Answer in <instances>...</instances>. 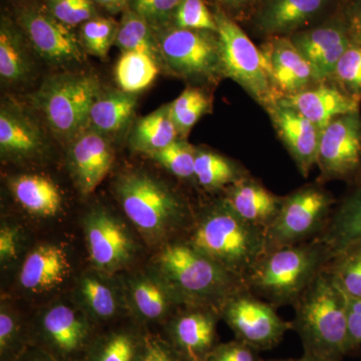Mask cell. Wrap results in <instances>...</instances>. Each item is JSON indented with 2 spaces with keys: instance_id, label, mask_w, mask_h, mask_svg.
<instances>
[{
  "instance_id": "1",
  "label": "cell",
  "mask_w": 361,
  "mask_h": 361,
  "mask_svg": "<svg viewBox=\"0 0 361 361\" xmlns=\"http://www.w3.org/2000/svg\"><path fill=\"white\" fill-rule=\"evenodd\" d=\"M193 225L187 243L244 281L265 255L267 232L239 217L223 197Z\"/></svg>"
},
{
  "instance_id": "2",
  "label": "cell",
  "mask_w": 361,
  "mask_h": 361,
  "mask_svg": "<svg viewBox=\"0 0 361 361\" xmlns=\"http://www.w3.org/2000/svg\"><path fill=\"white\" fill-rule=\"evenodd\" d=\"M332 257L319 237L267 252L246 278L247 289L275 307L294 305Z\"/></svg>"
},
{
  "instance_id": "3",
  "label": "cell",
  "mask_w": 361,
  "mask_h": 361,
  "mask_svg": "<svg viewBox=\"0 0 361 361\" xmlns=\"http://www.w3.org/2000/svg\"><path fill=\"white\" fill-rule=\"evenodd\" d=\"M293 329L304 355L341 361L348 355L346 296L325 269L294 304Z\"/></svg>"
},
{
  "instance_id": "4",
  "label": "cell",
  "mask_w": 361,
  "mask_h": 361,
  "mask_svg": "<svg viewBox=\"0 0 361 361\" xmlns=\"http://www.w3.org/2000/svg\"><path fill=\"white\" fill-rule=\"evenodd\" d=\"M159 263L177 296L191 305L220 311L230 297L247 288L243 279L186 241L166 247Z\"/></svg>"
},
{
  "instance_id": "5",
  "label": "cell",
  "mask_w": 361,
  "mask_h": 361,
  "mask_svg": "<svg viewBox=\"0 0 361 361\" xmlns=\"http://www.w3.org/2000/svg\"><path fill=\"white\" fill-rule=\"evenodd\" d=\"M118 201L133 224L149 240H161L191 219L184 200L167 185L142 173L123 176L116 185Z\"/></svg>"
},
{
  "instance_id": "6",
  "label": "cell",
  "mask_w": 361,
  "mask_h": 361,
  "mask_svg": "<svg viewBox=\"0 0 361 361\" xmlns=\"http://www.w3.org/2000/svg\"><path fill=\"white\" fill-rule=\"evenodd\" d=\"M101 92L92 75L59 73L45 78L32 99L52 134L70 145L89 129L90 109Z\"/></svg>"
},
{
  "instance_id": "7",
  "label": "cell",
  "mask_w": 361,
  "mask_h": 361,
  "mask_svg": "<svg viewBox=\"0 0 361 361\" xmlns=\"http://www.w3.org/2000/svg\"><path fill=\"white\" fill-rule=\"evenodd\" d=\"M158 61L171 75L194 84L223 78L217 32L173 27L157 37Z\"/></svg>"
},
{
  "instance_id": "8",
  "label": "cell",
  "mask_w": 361,
  "mask_h": 361,
  "mask_svg": "<svg viewBox=\"0 0 361 361\" xmlns=\"http://www.w3.org/2000/svg\"><path fill=\"white\" fill-rule=\"evenodd\" d=\"M336 203L331 193L318 183L283 197L280 212L266 234V253L317 238L324 231Z\"/></svg>"
},
{
  "instance_id": "9",
  "label": "cell",
  "mask_w": 361,
  "mask_h": 361,
  "mask_svg": "<svg viewBox=\"0 0 361 361\" xmlns=\"http://www.w3.org/2000/svg\"><path fill=\"white\" fill-rule=\"evenodd\" d=\"M223 78L238 84L264 109L278 97L266 73L262 54L234 20L222 11L215 14Z\"/></svg>"
},
{
  "instance_id": "10",
  "label": "cell",
  "mask_w": 361,
  "mask_h": 361,
  "mask_svg": "<svg viewBox=\"0 0 361 361\" xmlns=\"http://www.w3.org/2000/svg\"><path fill=\"white\" fill-rule=\"evenodd\" d=\"M275 308L245 288L230 297L220 313L236 339L256 350H269L293 329L292 323L284 322Z\"/></svg>"
},
{
  "instance_id": "11",
  "label": "cell",
  "mask_w": 361,
  "mask_h": 361,
  "mask_svg": "<svg viewBox=\"0 0 361 361\" xmlns=\"http://www.w3.org/2000/svg\"><path fill=\"white\" fill-rule=\"evenodd\" d=\"M316 166L320 182H361L360 111L334 118L322 130Z\"/></svg>"
},
{
  "instance_id": "12",
  "label": "cell",
  "mask_w": 361,
  "mask_h": 361,
  "mask_svg": "<svg viewBox=\"0 0 361 361\" xmlns=\"http://www.w3.org/2000/svg\"><path fill=\"white\" fill-rule=\"evenodd\" d=\"M259 49L278 99L294 96L317 85L312 68L292 44L290 37H271Z\"/></svg>"
},
{
  "instance_id": "13",
  "label": "cell",
  "mask_w": 361,
  "mask_h": 361,
  "mask_svg": "<svg viewBox=\"0 0 361 361\" xmlns=\"http://www.w3.org/2000/svg\"><path fill=\"white\" fill-rule=\"evenodd\" d=\"M289 37L310 63L317 84L331 80L339 59L351 42L343 18L300 30Z\"/></svg>"
},
{
  "instance_id": "14",
  "label": "cell",
  "mask_w": 361,
  "mask_h": 361,
  "mask_svg": "<svg viewBox=\"0 0 361 361\" xmlns=\"http://www.w3.org/2000/svg\"><path fill=\"white\" fill-rule=\"evenodd\" d=\"M265 111L299 172L307 178L317 161L322 130L294 109L278 102Z\"/></svg>"
},
{
  "instance_id": "15",
  "label": "cell",
  "mask_w": 361,
  "mask_h": 361,
  "mask_svg": "<svg viewBox=\"0 0 361 361\" xmlns=\"http://www.w3.org/2000/svg\"><path fill=\"white\" fill-rule=\"evenodd\" d=\"M20 20L33 49L45 61L58 65L84 61L82 42L54 16L26 11Z\"/></svg>"
},
{
  "instance_id": "16",
  "label": "cell",
  "mask_w": 361,
  "mask_h": 361,
  "mask_svg": "<svg viewBox=\"0 0 361 361\" xmlns=\"http://www.w3.org/2000/svg\"><path fill=\"white\" fill-rule=\"evenodd\" d=\"M114 151L106 135L85 130L70 144L68 164L80 193L87 196L97 189L110 172Z\"/></svg>"
},
{
  "instance_id": "17",
  "label": "cell",
  "mask_w": 361,
  "mask_h": 361,
  "mask_svg": "<svg viewBox=\"0 0 361 361\" xmlns=\"http://www.w3.org/2000/svg\"><path fill=\"white\" fill-rule=\"evenodd\" d=\"M90 257L102 270L118 269L132 256L133 244L122 224L104 211L90 213L85 221Z\"/></svg>"
},
{
  "instance_id": "18",
  "label": "cell",
  "mask_w": 361,
  "mask_h": 361,
  "mask_svg": "<svg viewBox=\"0 0 361 361\" xmlns=\"http://www.w3.org/2000/svg\"><path fill=\"white\" fill-rule=\"evenodd\" d=\"M277 102L300 113L320 130L338 116L360 111V102L348 96L332 82L313 85Z\"/></svg>"
},
{
  "instance_id": "19",
  "label": "cell",
  "mask_w": 361,
  "mask_h": 361,
  "mask_svg": "<svg viewBox=\"0 0 361 361\" xmlns=\"http://www.w3.org/2000/svg\"><path fill=\"white\" fill-rule=\"evenodd\" d=\"M219 310L196 306L178 316L171 326L174 348L187 361L206 360L217 344L216 324Z\"/></svg>"
},
{
  "instance_id": "20",
  "label": "cell",
  "mask_w": 361,
  "mask_h": 361,
  "mask_svg": "<svg viewBox=\"0 0 361 361\" xmlns=\"http://www.w3.org/2000/svg\"><path fill=\"white\" fill-rule=\"evenodd\" d=\"M45 147L44 135L37 122L13 102H4L0 109L1 155L23 160L39 155Z\"/></svg>"
},
{
  "instance_id": "21",
  "label": "cell",
  "mask_w": 361,
  "mask_h": 361,
  "mask_svg": "<svg viewBox=\"0 0 361 361\" xmlns=\"http://www.w3.org/2000/svg\"><path fill=\"white\" fill-rule=\"evenodd\" d=\"M223 199L249 224L269 229L281 209L283 197L273 194L250 175L224 190Z\"/></svg>"
},
{
  "instance_id": "22",
  "label": "cell",
  "mask_w": 361,
  "mask_h": 361,
  "mask_svg": "<svg viewBox=\"0 0 361 361\" xmlns=\"http://www.w3.org/2000/svg\"><path fill=\"white\" fill-rule=\"evenodd\" d=\"M329 0H263L255 16L261 32L290 37L324 11Z\"/></svg>"
},
{
  "instance_id": "23",
  "label": "cell",
  "mask_w": 361,
  "mask_h": 361,
  "mask_svg": "<svg viewBox=\"0 0 361 361\" xmlns=\"http://www.w3.org/2000/svg\"><path fill=\"white\" fill-rule=\"evenodd\" d=\"M42 331L49 348L61 357L78 353L89 336L87 323L66 305L54 306L45 313Z\"/></svg>"
},
{
  "instance_id": "24",
  "label": "cell",
  "mask_w": 361,
  "mask_h": 361,
  "mask_svg": "<svg viewBox=\"0 0 361 361\" xmlns=\"http://www.w3.org/2000/svg\"><path fill=\"white\" fill-rule=\"evenodd\" d=\"M70 274V263L63 249L58 246L37 247L28 254L21 267L20 282L26 290H51L65 281Z\"/></svg>"
},
{
  "instance_id": "25",
  "label": "cell",
  "mask_w": 361,
  "mask_h": 361,
  "mask_svg": "<svg viewBox=\"0 0 361 361\" xmlns=\"http://www.w3.org/2000/svg\"><path fill=\"white\" fill-rule=\"evenodd\" d=\"M318 237L329 247L332 256L361 240V182L334 209L324 231Z\"/></svg>"
},
{
  "instance_id": "26",
  "label": "cell",
  "mask_w": 361,
  "mask_h": 361,
  "mask_svg": "<svg viewBox=\"0 0 361 361\" xmlns=\"http://www.w3.org/2000/svg\"><path fill=\"white\" fill-rule=\"evenodd\" d=\"M135 94L122 90L101 92L90 111L89 129L106 135L128 127L137 106Z\"/></svg>"
},
{
  "instance_id": "27",
  "label": "cell",
  "mask_w": 361,
  "mask_h": 361,
  "mask_svg": "<svg viewBox=\"0 0 361 361\" xmlns=\"http://www.w3.org/2000/svg\"><path fill=\"white\" fill-rule=\"evenodd\" d=\"M16 200L27 212L42 217L56 215L61 208V193L49 178L40 175H20L9 183Z\"/></svg>"
},
{
  "instance_id": "28",
  "label": "cell",
  "mask_w": 361,
  "mask_h": 361,
  "mask_svg": "<svg viewBox=\"0 0 361 361\" xmlns=\"http://www.w3.org/2000/svg\"><path fill=\"white\" fill-rule=\"evenodd\" d=\"M179 137L171 116L170 104L140 118L130 135V145L135 151L148 154L165 148Z\"/></svg>"
},
{
  "instance_id": "29",
  "label": "cell",
  "mask_w": 361,
  "mask_h": 361,
  "mask_svg": "<svg viewBox=\"0 0 361 361\" xmlns=\"http://www.w3.org/2000/svg\"><path fill=\"white\" fill-rule=\"evenodd\" d=\"M248 175L245 169L234 161L214 152L197 149L195 179L205 189L225 190Z\"/></svg>"
},
{
  "instance_id": "30",
  "label": "cell",
  "mask_w": 361,
  "mask_h": 361,
  "mask_svg": "<svg viewBox=\"0 0 361 361\" xmlns=\"http://www.w3.org/2000/svg\"><path fill=\"white\" fill-rule=\"evenodd\" d=\"M32 73V61L20 35L2 23L0 30V78L4 85H16Z\"/></svg>"
},
{
  "instance_id": "31",
  "label": "cell",
  "mask_w": 361,
  "mask_h": 361,
  "mask_svg": "<svg viewBox=\"0 0 361 361\" xmlns=\"http://www.w3.org/2000/svg\"><path fill=\"white\" fill-rule=\"evenodd\" d=\"M160 63L153 56L140 51L123 52L116 66V80L120 90L137 94L153 84Z\"/></svg>"
},
{
  "instance_id": "32",
  "label": "cell",
  "mask_w": 361,
  "mask_h": 361,
  "mask_svg": "<svg viewBox=\"0 0 361 361\" xmlns=\"http://www.w3.org/2000/svg\"><path fill=\"white\" fill-rule=\"evenodd\" d=\"M326 270L344 295L350 298L361 297V240L336 254Z\"/></svg>"
},
{
  "instance_id": "33",
  "label": "cell",
  "mask_w": 361,
  "mask_h": 361,
  "mask_svg": "<svg viewBox=\"0 0 361 361\" xmlns=\"http://www.w3.org/2000/svg\"><path fill=\"white\" fill-rule=\"evenodd\" d=\"M152 28L148 21L130 9L118 25L115 45L122 52H145L158 61V44Z\"/></svg>"
},
{
  "instance_id": "34",
  "label": "cell",
  "mask_w": 361,
  "mask_h": 361,
  "mask_svg": "<svg viewBox=\"0 0 361 361\" xmlns=\"http://www.w3.org/2000/svg\"><path fill=\"white\" fill-rule=\"evenodd\" d=\"M212 102L204 90L188 87L170 104L171 116L179 137L186 139L197 122L211 111Z\"/></svg>"
},
{
  "instance_id": "35",
  "label": "cell",
  "mask_w": 361,
  "mask_h": 361,
  "mask_svg": "<svg viewBox=\"0 0 361 361\" xmlns=\"http://www.w3.org/2000/svg\"><path fill=\"white\" fill-rule=\"evenodd\" d=\"M197 149L186 139L178 137L165 148L148 154L153 160L180 179H195Z\"/></svg>"
},
{
  "instance_id": "36",
  "label": "cell",
  "mask_w": 361,
  "mask_h": 361,
  "mask_svg": "<svg viewBox=\"0 0 361 361\" xmlns=\"http://www.w3.org/2000/svg\"><path fill=\"white\" fill-rule=\"evenodd\" d=\"M118 25L111 18H94L82 23L80 42L92 56L104 58L115 44Z\"/></svg>"
},
{
  "instance_id": "37",
  "label": "cell",
  "mask_w": 361,
  "mask_h": 361,
  "mask_svg": "<svg viewBox=\"0 0 361 361\" xmlns=\"http://www.w3.org/2000/svg\"><path fill=\"white\" fill-rule=\"evenodd\" d=\"M330 82L361 102V44L350 42L339 59Z\"/></svg>"
},
{
  "instance_id": "38",
  "label": "cell",
  "mask_w": 361,
  "mask_h": 361,
  "mask_svg": "<svg viewBox=\"0 0 361 361\" xmlns=\"http://www.w3.org/2000/svg\"><path fill=\"white\" fill-rule=\"evenodd\" d=\"M141 348L129 332H114L97 344L90 361H137Z\"/></svg>"
},
{
  "instance_id": "39",
  "label": "cell",
  "mask_w": 361,
  "mask_h": 361,
  "mask_svg": "<svg viewBox=\"0 0 361 361\" xmlns=\"http://www.w3.org/2000/svg\"><path fill=\"white\" fill-rule=\"evenodd\" d=\"M133 298L137 311L148 319H159L167 314L170 296L160 285L142 280L135 285Z\"/></svg>"
},
{
  "instance_id": "40",
  "label": "cell",
  "mask_w": 361,
  "mask_h": 361,
  "mask_svg": "<svg viewBox=\"0 0 361 361\" xmlns=\"http://www.w3.org/2000/svg\"><path fill=\"white\" fill-rule=\"evenodd\" d=\"M175 27L217 32L215 16L203 0H183L174 16Z\"/></svg>"
},
{
  "instance_id": "41",
  "label": "cell",
  "mask_w": 361,
  "mask_h": 361,
  "mask_svg": "<svg viewBox=\"0 0 361 361\" xmlns=\"http://www.w3.org/2000/svg\"><path fill=\"white\" fill-rule=\"evenodd\" d=\"M80 292L90 311L97 317L109 318L115 314V294L110 287L97 278H84L80 283Z\"/></svg>"
},
{
  "instance_id": "42",
  "label": "cell",
  "mask_w": 361,
  "mask_h": 361,
  "mask_svg": "<svg viewBox=\"0 0 361 361\" xmlns=\"http://www.w3.org/2000/svg\"><path fill=\"white\" fill-rule=\"evenodd\" d=\"M49 11L66 26H75L96 18L92 0H47Z\"/></svg>"
},
{
  "instance_id": "43",
  "label": "cell",
  "mask_w": 361,
  "mask_h": 361,
  "mask_svg": "<svg viewBox=\"0 0 361 361\" xmlns=\"http://www.w3.org/2000/svg\"><path fill=\"white\" fill-rule=\"evenodd\" d=\"M183 0H130L132 11L145 18L153 28H163L174 20Z\"/></svg>"
},
{
  "instance_id": "44",
  "label": "cell",
  "mask_w": 361,
  "mask_h": 361,
  "mask_svg": "<svg viewBox=\"0 0 361 361\" xmlns=\"http://www.w3.org/2000/svg\"><path fill=\"white\" fill-rule=\"evenodd\" d=\"M258 353L245 342L236 339L216 345L207 356L206 361H262Z\"/></svg>"
},
{
  "instance_id": "45",
  "label": "cell",
  "mask_w": 361,
  "mask_h": 361,
  "mask_svg": "<svg viewBox=\"0 0 361 361\" xmlns=\"http://www.w3.org/2000/svg\"><path fill=\"white\" fill-rule=\"evenodd\" d=\"M137 361H187L177 350L159 339L146 337Z\"/></svg>"
},
{
  "instance_id": "46",
  "label": "cell",
  "mask_w": 361,
  "mask_h": 361,
  "mask_svg": "<svg viewBox=\"0 0 361 361\" xmlns=\"http://www.w3.org/2000/svg\"><path fill=\"white\" fill-rule=\"evenodd\" d=\"M346 319L349 353L361 348V297H346Z\"/></svg>"
},
{
  "instance_id": "47",
  "label": "cell",
  "mask_w": 361,
  "mask_h": 361,
  "mask_svg": "<svg viewBox=\"0 0 361 361\" xmlns=\"http://www.w3.org/2000/svg\"><path fill=\"white\" fill-rule=\"evenodd\" d=\"M342 18L351 42L361 44V0H351L344 8Z\"/></svg>"
},
{
  "instance_id": "48",
  "label": "cell",
  "mask_w": 361,
  "mask_h": 361,
  "mask_svg": "<svg viewBox=\"0 0 361 361\" xmlns=\"http://www.w3.org/2000/svg\"><path fill=\"white\" fill-rule=\"evenodd\" d=\"M16 336H18V326L16 320L6 311L0 313V351L2 356H6L9 351L14 348Z\"/></svg>"
},
{
  "instance_id": "49",
  "label": "cell",
  "mask_w": 361,
  "mask_h": 361,
  "mask_svg": "<svg viewBox=\"0 0 361 361\" xmlns=\"http://www.w3.org/2000/svg\"><path fill=\"white\" fill-rule=\"evenodd\" d=\"M16 232L13 229L8 227L2 228L0 231V258L2 262H7L16 258Z\"/></svg>"
},
{
  "instance_id": "50",
  "label": "cell",
  "mask_w": 361,
  "mask_h": 361,
  "mask_svg": "<svg viewBox=\"0 0 361 361\" xmlns=\"http://www.w3.org/2000/svg\"><path fill=\"white\" fill-rule=\"evenodd\" d=\"M110 11H118L127 4L128 0H94Z\"/></svg>"
},
{
  "instance_id": "51",
  "label": "cell",
  "mask_w": 361,
  "mask_h": 361,
  "mask_svg": "<svg viewBox=\"0 0 361 361\" xmlns=\"http://www.w3.org/2000/svg\"><path fill=\"white\" fill-rule=\"evenodd\" d=\"M222 4L230 7H234V8H239V7L246 6L251 0H219Z\"/></svg>"
},
{
  "instance_id": "52",
  "label": "cell",
  "mask_w": 361,
  "mask_h": 361,
  "mask_svg": "<svg viewBox=\"0 0 361 361\" xmlns=\"http://www.w3.org/2000/svg\"><path fill=\"white\" fill-rule=\"evenodd\" d=\"M295 361H334V360H323V358L315 357V356L303 355L302 357L299 358V360H295Z\"/></svg>"
},
{
  "instance_id": "53",
  "label": "cell",
  "mask_w": 361,
  "mask_h": 361,
  "mask_svg": "<svg viewBox=\"0 0 361 361\" xmlns=\"http://www.w3.org/2000/svg\"><path fill=\"white\" fill-rule=\"evenodd\" d=\"M23 361H52L49 358L42 357V356H32V357L26 358Z\"/></svg>"
},
{
  "instance_id": "54",
  "label": "cell",
  "mask_w": 361,
  "mask_h": 361,
  "mask_svg": "<svg viewBox=\"0 0 361 361\" xmlns=\"http://www.w3.org/2000/svg\"><path fill=\"white\" fill-rule=\"evenodd\" d=\"M264 361V360H262ZM269 361H295V360H269Z\"/></svg>"
},
{
  "instance_id": "55",
  "label": "cell",
  "mask_w": 361,
  "mask_h": 361,
  "mask_svg": "<svg viewBox=\"0 0 361 361\" xmlns=\"http://www.w3.org/2000/svg\"><path fill=\"white\" fill-rule=\"evenodd\" d=\"M203 361H206V360H203Z\"/></svg>"
}]
</instances>
